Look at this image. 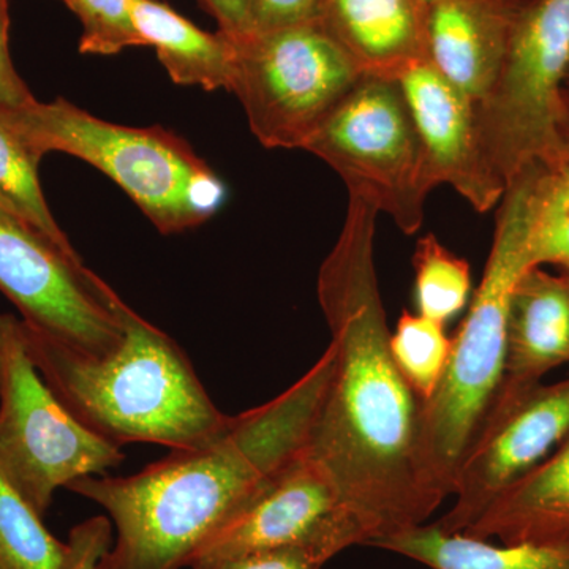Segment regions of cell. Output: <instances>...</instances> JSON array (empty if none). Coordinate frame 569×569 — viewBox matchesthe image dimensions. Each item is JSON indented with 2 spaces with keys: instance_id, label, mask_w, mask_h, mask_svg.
Returning <instances> with one entry per match:
<instances>
[{
  "instance_id": "obj_1",
  "label": "cell",
  "mask_w": 569,
  "mask_h": 569,
  "mask_svg": "<svg viewBox=\"0 0 569 569\" xmlns=\"http://www.w3.org/2000/svg\"><path fill=\"white\" fill-rule=\"evenodd\" d=\"M378 213L350 197L342 231L318 272L335 365L306 447L365 520L370 545L437 511L419 485L421 402L389 348L373 258Z\"/></svg>"
},
{
  "instance_id": "obj_2",
  "label": "cell",
  "mask_w": 569,
  "mask_h": 569,
  "mask_svg": "<svg viewBox=\"0 0 569 569\" xmlns=\"http://www.w3.org/2000/svg\"><path fill=\"white\" fill-rule=\"evenodd\" d=\"M335 351L293 387L238 417L197 447L126 478L84 477L67 489L100 505L116 530L100 569H182L212 535L307 447Z\"/></svg>"
},
{
  "instance_id": "obj_3",
  "label": "cell",
  "mask_w": 569,
  "mask_h": 569,
  "mask_svg": "<svg viewBox=\"0 0 569 569\" xmlns=\"http://www.w3.org/2000/svg\"><path fill=\"white\" fill-rule=\"evenodd\" d=\"M116 316L122 340L103 356L82 353L24 323L33 365L71 417L116 447H197L227 426L181 347L130 309Z\"/></svg>"
},
{
  "instance_id": "obj_4",
  "label": "cell",
  "mask_w": 569,
  "mask_h": 569,
  "mask_svg": "<svg viewBox=\"0 0 569 569\" xmlns=\"http://www.w3.org/2000/svg\"><path fill=\"white\" fill-rule=\"evenodd\" d=\"M537 164L508 183L498 206L485 276L452 339L440 387L421 406L419 485L433 508L452 497L460 467L488 418L507 367L511 295L531 263V187Z\"/></svg>"
},
{
  "instance_id": "obj_5",
  "label": "cell",
  "mask_w": 569,
  "mask_h": 569,
  "mask_svg": "<svg viewBox=\"0 0 569 569\" xmlns=\"http://www.w3.org/2000/svg\"><path fill=\"white\" fill-rule=\"evenodd\" d=\"M0 116L37 159L63 152L102 171L164 234L204 223L227 197L222 181L189 142L162 127L107 122L63 99L0 107Z\"/></svg>"
},
{
  "instance_id": "obj_6",
  "label": "cell",
  "mask_w": 569,
  "mask_h": 569,
  "mask_svg": "<svg viewBox=\"0 0 569 569\" xmlns=\"http://www.w3.org/2000/svg\"><path fill=\"white\" fill-rule=\"evenodd\" d=\"M569 0H522L500 73L477 104L490 168L508 186L531 164L567 162Z\"/></svg>"
},
{
  "instance_id": "obj_7",
  "label": "cell",
  "mask_w": 569,
  "mask_h": 569,
  "mask_svg": "<svg viewBox=\"0 0 569 569\" xmlns=\"http://www.w3.org/2000/svg\"><path fill=\"white\" fill-rule=\"evenodd\" d=\"M305 151L328 163L350 197L387 213L402 233L422 227L437 182L397 80L365 74L310 134Z\"/></svg>"
},
{
  "instance_id": "obj_8",
  "label": "cell",
  "mask_w": 569,
  "mask_h": 569,
  "mask_svg": "<svg viewBox=\"0 0 569 569\" xmlns=\"http://www.w3.org/2000/svg\"><path fill=\"white\" fill-rule=\"evenodd\" d=\"M122 449L71 417L33 365L21 318L0 313V473L40 516L56 490L121 466Z\"/></svg>"
},
{
  "instance_id": "obj_9",
  "label": "cell",
  "mask_w": 569,
  "mask_h": 569,
  "mask_svg": "<svg viewBox=\"0 0 569 569\" xmlns=\"http://www.w3.org/2000/svg\"><path fill=\"white\" fill-rule=\"evenodd\" d=\"M233 40L230 92L268 149H305L310 134L365 77L320 21Z\"/></svg>"
},
{
  "instance_id": "obj_10",
  "label": "cell",
  "mask_w": 569,
  "mask_h": 569,
  "mask_svg": "<svg viewBox=\"0 0 569 569\" xmlns=\"http://www.w3.org/2000/svg\"><path fill=\"white\" fill-rule=\"evenodd\" d=\"M372 535L348 505L335 478L302 449L227 526L201 546L192 563L257 550L299 548L321 563L353 546H369Z\"/></svg>"
},
{
  "instance_id": "obj_11",
  "label": "cell",
  "mask_w": 569,
  "mask_h": 569,
  "mask_svg": "<svg viewBox=\"0 0 569 569\" xmlns=\"http://www.w3.org/2000/svg\"><path fill=\"white\" fill-rule=\"evenodd\" d=\"M0 291L26 323L74 350L103 356L121 343L119 296L82 261L2 220Z\"/></svg>"
},
{
  "instance_id": "obj_12",
  "label": "cell",
  "mask_w": 569,
  "mask_h": 569,
  "mask_svg": "<svg viewBox=\"0 0 569 569\" xmlns=\"http://www.w3.org/2000/svg\"><path fill=\"white\" fill-rule=\"evenodd\" d=\"M569 437V378L498 397L456 481L455 505L433 526L463 533L509 486Z\"/></svg>"
},
{
  "instance_id": "obj_13",
  "label": "cell",
  "mask_w": 569,
  "mask_h": 569,
  "mask_svg": "<svg viewBox=\"0 0 569 569\" xmlns=\"http://www.w3.org/2000/svg\"><path fill=\"white\" fill-rule=\"evenodd\" d=\"M437 186L448 183L485 213L503 198L505 183L490 168L477 107L427 61L397 77Z\"/></svg>"
},
{
  "instance_id": "obj_14",
  "label": "cell",
  "mask_w": 569,
  "mask_h": 569,
  "mask_svg": "<svg viewBox=\"0 0 569 569\" xmlns=\"http://www.w3.org/2000/svg\"><path fill=\"white\" fill-rule=\"evenodd\" d=\"M522 0H430L426 59L477 107L488 96L507 54Z\"/></svg>"
},
{
  "instance_id": "obj_15",
  "label": "cell",
  "mask_w": 569,
  "mask_h": 569,
  "mask_svg": "<svg viewBox=\"0 0 569 569\" xmlns=\"http://www.w3.org/2000/svg\"><path fill=\"white\" fill-rule=\"evenodd\" d=\"M568 362V279L550 274L541 266L527 269L511 295L507 367L497 397L535 387L550 370Z\"/></svg>"
},
{
  "instance_id": "obj_16",
  "label": "cell",
  "mask_w": 569,
  "mask_h": 569,
  "mask_svg": "<svg viewBox=\"0 0 569 569\" xmlns=\"http://www.w3.org/2000/svg\"><path fill=\"white\" fill-rule=\"evenodd\" d=\"M422 0H325L321 26L362 73L397 80L426 59Z\"/></svg>"
},
{
  "instance_id": "obj_17",
  "label": "cell",
  "mask_w": 569,
  "mask_h": 569,
  "mask_svg": "<svg viewBox=\"0 0 569 569\" xmlns=\"http://www.w3.org/2000/svg\"><path fill=\"white\" fill-rule=\"evenodd\" d=\"M463 533L508 545L569 549V437L503 490Z\"/></svg>"
},
{
  "instance_id": "obj_18",
  "label": "cell",
  "mask_w": 569,
  "mask_h": 569,
  "mask_svg": "<svg viewBox=\"0 0 569 569\" xmlns=\"http://www.w3.org/2000/svg\"><path fill=\"white\" fill-rule=\"evenodd\" d=\"M133 20L142 43L156 48L176 84L231 91L236 50L230 36L206 32L159 0H134Z\"/></svg>"
},
{
  "instance_id": "obj_19",
  "label": "cell",
  "mask_w": 569,
  "mask_h": 569,
  "mask_svg": "<svg viewBox=\"0 0 569 569\" xmlns=\"http://www.w3.org/2000/svg\"><path fill=\"white\" fill-rule=\"evenodd\" d=\"M370 548L397 553L429 569H569V549L529 542H490L421 523L377 539Z\"/></svg>"
},
{
  "instance_id": "obj_20",
  "label": "cell",
  "mask_w": 569,
  "mask_h": 569,
  "mask_svg": "<svg viewBox=\"0 0 569 569\" xmlns=\"http://www.w3.org/2000/svg\"><path fill=\"white\" fill-rule=\"evenodd\" d=\"M40 159L0 116V194L20 212L24 223L59 252L81 261L48 208L39 181Z\"/></svg>"
},
{
  "instance_id": "obj_21",
  "label": "cell",
  "mask_w": 569,
  "mask_h": 569,
  "mask_svg": "<svg viewBox=\"0 0 569 569\" xmlns=\"http://www.w3.org/2000/svg\"><path fill=\"white\" fill-rule=\"evenodd\" d=\"M69 545L0 473V569H63Z\"/></svg>"
},
{
  "instance_id": "obj_22",
  "label": "cell",
  "mask_w": 569,
  "mask_h": 569,
  "mask_svg": "<svg viewBox=\"0 0 569 569\" xmlns=\"http://www.w3.org/2000/svg\"><path fill=\"white\" fill-rule=\"evenodd\" d=\"M413 269L419 316L447 325L462 312L471 290L470 264L463 258L429 233L417 242Z\"/></svg>"
},
{
  "instance_id": "obj_23",
  "label": "cell",
  "mask_w": 569,
  "mask_h": 569,
  "mask_svg": "<svg viewBox=\"0 0 569 569\" xmlns=\"http://www.w3.org/2000/svg\"><path fill=\"white\" fill-rule=\"evenodd\" d=\"M389 348L397 369L421 406L432 399L451 356L452 339L445 325L406 310L391 332Z\"/></svg>"
},
{
  "instance_id": "obj_24",
  "label": "cell",
  "mask_w": 569,
  "mask_h": 569,
  "mask_svg": "<svg viewBox=\"0 0 569 569\" xmlns=\"http://www.w3.org/2000/svg\"><path fill=\"white\" fill-rule=\"evenodd\" d=\"M529 249L535 268L556 264L569 272V162L539 163L535 171Z\"/></svg>"
},
{
  "instance_id": "obj_25",
  "label": "cell",
  "mask_w": 569,
  "mask_h": 569,
  "mask_svg": "<svg viewBox=\"0 0 569 569\" xmlns=\"http://www.w3.org/2000/svg\"><path fill=\"white\" fill-rule=\"evenodd\" d=\"M82 24L80 52L112 56L144 47L133 20L134 0H62Z\"/></svg>"
},
{
  "instance_id": "obj_26",
  "label": "cell",
  "mask_w": 569,
  "mask_h": 569,
  "mask_svg": "<svg viewBox=\"0 0 569 569\" xmlns=\"http://www.w3.org/2000/svg\"><path fill=\"white\" fill-rule=\"evenodd\" d=\"M323 3L325 0H246L249 33L271 32L320 21Z\"/></svg>"
},
{
  "instance_id": "obj_27",
  "label": "cell",
  "mask_w": 569,
  "mask_h": 569,
  "mask_svg": "<svg viewBox=\"0 0 569 569\" xmlns=\"http://www.w3.org/2000/svg\"><path fill=\"white\" fill-rule=\"evenodd\" d=\"M69 557L63 569H100L112 546V523L96 516L78 523L69 535Z\"/></svg>"
},
{
  "instance_id": "obj_28",
  "label": "cell",
  "mask_w": 569,
  "mask_h": 569,
  "mask_svg": "<svg viewBox=\"0 0 569 569\" xmlns=\"http://www.w3.org/2000/svg\"><path fill=\"white\" fill-rule=\"evenodd\" d=\"M323 563L309 550L280 548L257 550L242 556L224 557L194 563L192 569H321Z\"/></svg>"
},
{
  "instance_id": "obj_29",
  "label": "cell",
  "mask_w": 569,
  "mask_h": 569,
  "mask_svg": "<svg viewBox=\"0 0 569 569\" xmlns=\"http://www.w3.org/2000/svg\"><path fill=\"white\" fill-rule=\"evenodd\" d=\"M9 31V0H0V107L21 108L33 102L36 97L11 61Z\"/></svg>"
},
{
  "instance_id": "obj_30",
  "label": "cell",
  "mask_w": 569,
  "mask_h": 569,
  "mask_svg": "<svg viewBox=\"0 0 569 569\" xmlns=\"http://www.w3.org/2000/svg\"><path fill=\"white\" fill-rule=\"evenodd\" d=\"M206 10L219 22V31L239 39L249 33L246 0H201Z\"/></svg>"
},
{
  "instance_id": "obj_31",
  "label": "cell",
  "mask_w": 569,
  "mask_h": 569,
  "mask_svg": "<svg viewBox=\"0 0 569 569\" xmlns=\"http://www.w3.org/2000/svg\"><path fill=\"white\" fill-rule=\"evenodd\" d=\"M0 220L6 223L17 224V227L26 228V230L32 231L24 220L21 219L20 212L13 208V204L9 203L6 198L0 194ZM33 233V231H32Z\"/></svg>"
},
{
  "instance_id": "obj_32",
  "label": "cell",
  "mask_w": 569,
  "mask_h": 569,
  "mask_svg": "<svg viewBox=\"0 0 569 569\" xmlns=\"http://www.w3.org/2000/svg\"><path fill=\"white\" fill-rule=\"evenodd\" d=\"M561 137H563L565 153H567V162H569V97L567 96V116H565L563 130H561Z\"/></svg>"
},
{
  "instance_id": "obj_33",
  "label": "cell",
  "mask_w": 569,
  "mask_h": 569,
  "mask_svg": "<svg viewBox=\"0 0 569 569\" xmlns=\"http://www.w3.org/2000/svg\"><path fill=\"white\" fill-rule=\"evenodd\" d=\"M565 93H567V96L569 97V74L567 80V88H565Z\"/></svg>"
},
{
  "instance_id": "obj_34",
  "label": "cell",
  "mask_w": 569,
  "mask_h": 569,
  "mask_svg": "<svg viewBox=\"0 0 569 569\" xmlns=\"http://www.w3.org/2000/svg\"><path fill=\"white\" fill-rule=\"evenodd\" d=\"M561 274H565V277H567L568 282H569V272H561Z\"/></svg>"
},
{
  "instance_id": "obj_35",
  "label": "cell",
  "mask_w": 569,
  "mask_h": 569,
  "mask_svg": "<svg viewBox=\"0 0 569 569\" xmlns=\"http://www.w3.org/2000/svg\"><path fill=\"white\" fill-rule=\"evenodd\" d=\"M422 2H425V3H429V2H430V0H422Z\"/></svg>"
}]
</instances>
